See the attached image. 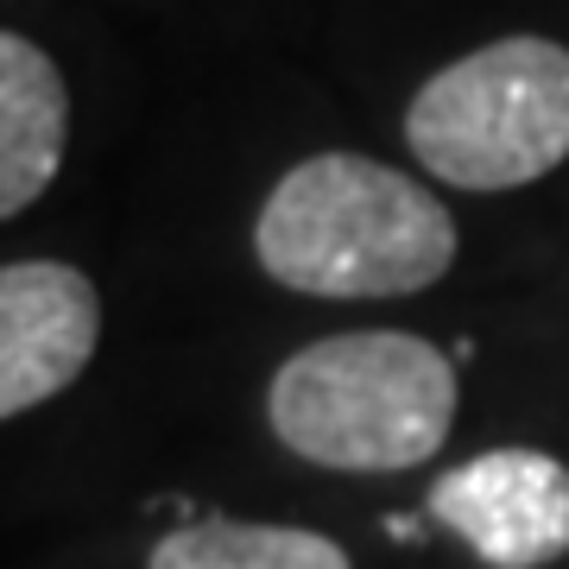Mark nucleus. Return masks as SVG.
<instances>
[{"label":"nucleus","mask_w":569,"mask_h":569,"mask_svg":"<svg viewBox=\"0 0 569 569\" xmlns=\"http://www.w3.org/2000/svg\"><path fill=\"white\" fill-rule=\"evenodd\" d=\"M102 342V298L63 260H13L0 272V418L77 387Z\"/></svg>","instance_id":"nucleus-5"},{"label":"nucleus","mask_w":569,"mask_h":569,"mask_svg":"<svg viewBox=\"0 0 569 569\" xmlns=\"http://www.w3.org/2000/svg\"><path fill=\"white\" fill-rule=\"evenodd\" d=\"M406 146L437 183L519 190L569 159V44L512 32L411 96Z\"/></svg>","instance_id":"nucleus-3"},{"label":"nucleus","mask_w":569,"mask_h":569,"mask_svg":"<svg viewBox=\"0 0 569 569\" xmlns=\"http://www.w3.org/2000/svg\"><path fill=\"white\" fill-rule=\"evenodd\" d=\"M387 538L411 545V538H418V519H411V512H392V519H387Z\"/></svg>","instance_id":"nucleus-8"},{"label":"nucleus","mask_w":569,"mask_h":569,"mask_svg":"<svg viewBox=\"0 0 569 569\" xmlns=\"http://www.w3.org/2000/svg\"><path fill=\"white\" fill-rule=\"evenodd\" d=\"M70 146L63 70L26 32H0V216L13 222L39 203Z\"/></svg>","instance_id":"nucleus-6"},{"label":"nucleus","mask_w":569,"mask_h":569,"mask_svg":"<svg viewBox=\"0 0 569 569\" xmlns=\"http://www.w3.org/2000/svg\"><path fill=\"white\" fill-rule=\"evenodd\" d=\"M266 425L336 475H399L456 425V355L411 329H348L298 348L266 387Z\"/></svg>","instance_id":"nucleus-2"},{"label":"nucleus","mask_w":569,"mask_h":569,"mask_svg":"<svg viewBox=\"0 0 569 569\" xmlns=\"http://www.w3.org/2000/svg\"><path fill=\"white\" fill-rule=\"evenodd\" d=\"M253 253L305 298H411L456 266V222L430 183L361 152H317L272 183Z\"/></svg>","instance_id":"nucleus-1"},{"label":"nucleus","mask_w":569,"mask_h":569,"mask_svg":"<svg viewBox=\"0 0 569 569\" xmlns=\"http://www.w3.org/2000/svg\"><path fill=\"white\" fill-rule=\"evenodd\" d=\"M146 569H355V563L323 531L197 512V519H183L178 531H164L152 545Z\"/></svg>","instance_id":"nucleus-7"},{"label":"nucleus","mask_w":569,"mask_h":569,"mask_svg":"<svg viewBox=\"0 0 569 569\" xmlns=\"http://www.w3.org/2000/svg\"><path fill=\"white\" fill-rule=\"evenodd\" d=\"M430 519L488 569H545L569 557V468L545 449H488L430 481Z\"/></svg>","instance_id":"nucleus-4"}]
</instances>
